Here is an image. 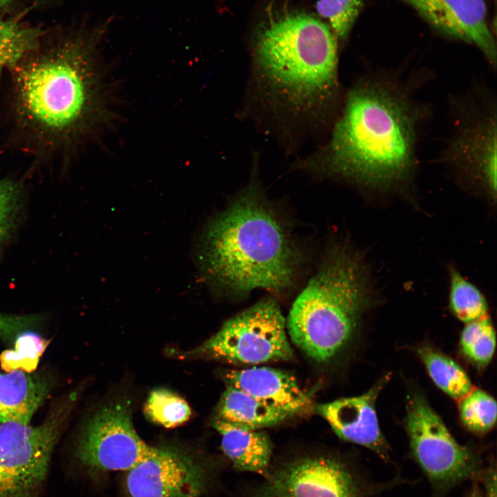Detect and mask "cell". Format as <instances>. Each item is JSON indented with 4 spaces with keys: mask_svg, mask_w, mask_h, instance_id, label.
I'll return each instance as SVG.
<instances>
[{
    "mask_svg": "<svg viewBox=\"0 0 497 497\" xmlns=\"http://www.w3.org/2000/svg\"><path fill=\"white\" fill-rule=\"evenodd\" d=\"M424 112L398 79L364 77L343 98L326 144L298 166L373 190L402 186L417 166Z\"/></svg>",
    "mask_w": 497,
    "mask_h": 497,
    "instance_id": "1",
    "label": "cell"
},
{
    "mask_svg": "<svg viewBox=\"0 0 497 497\" xmlns=\"http://www.w3.org/2000/svg\"><path fill=\"white\" fill-rule=\"evenodd\" d=\"M95 39L40 43L12 68L17 117L44 144H72L117 117L115 89L97 61Z\"/></svg>",
    "mask_w": 497,
    "mask_h": 497,
    "instance_id": "2",
    "label": "cell"
},
{
    "mask_svg": "<svg viewBox=\"0 0 497 497\" xmlns=\"http://www.w3.org/2000/svg\"><path fill=\"white\" fill-rule=\"evenodd\" d=\"M251 52L253 86L275 119L306 128L334 121L342 102L338 40L327 23L303 12L274 17L257 29Z\"/></svg>",
    "mask_w": 497,
    "mask_h": 497,
    "instance_id": "3",
    "label": "cell"
},
{
    "mask_svg": "<svg viewBox=\"0 0 497 497\" xmlns=\"http://www.w3.org/2000/svg\"><path fill=\"white\" fill-rule=\"evenodd\" d=\"M199 264L209 283L244 295L293 286L304 256L282 220L253 182L207 226Z\"/></svg>",
    "mask_w": 497,
    "mask_h": 497,
    "instance_id": "4",
    "label": "cell"
},
{
    "mask_svg": "<svg viewBox=\"0 0 497 497\" xmlns=\"http://www.w3.org/2000/svg\"><path fill=\"white\" fill-rule=\"evenodd\" d=\"M373 294L362 260L342 245L331 248L295 300L286 321L293 343L318 363L352 341Z\"/></svg>",
    "mask_w": 497,
    "mask_h": 497,
    "instance_id": "5",
    "label": "cell"
},
{
    "mask_svg": "<svg viewBox=\"0 0 497 497\" xmlns=\"http://www.w3.org/2000/svg\"><path fill=\"white\" fill-rule=\"evenodd\" d=\"M259 481L235 497H378L387 483L336 454L313 453L274 463Z\"/></svg>",
    "mask_w": 497,
    "mask_h": 497,
    "instance_id": "6",
    "label": "cell"
},
{
    "mask_svg": "<svg viewBox=\"0 0 497 497\" xmlns=\"http://www.w3.org/2000/svg\"><path fill=\"white\" fill-rule=\"evenodd\" d=\"M74 397L56 405L37 426L0 425V497H43L52 456Z\"/></svg>",
    "mask_w": 497,
    "mask_h": 497,
    "instance_id": "7",
    "label": "cell"
},
{
    "mask_svg": "<svg viewBox=\"0 0 497 497\" xmlns=\"http://www.w3.org/2000/svg\"><path fill=\"white\" fill-rule=\"evenodd\" d=\"M405 426L413 458L428 479L433 497H445L467 481H478L483 468L474 452L458 443L419 393L407 404Z\"/></svg>",
    "mask_w": 497,
    "mask_h": 497,
    "instance_id": "8",
    "label": "cell"
},
{
    "mask_svg": "<svg viewBox=\"0 0 497 497\" xmlns=\"http://www.w3.org/2000/svg\"><path fill=\"white\" fill-rule=\"evenodd\" d=\"M286 320L277 302L266 298L228 320L186 357L259 364L292 359Z\"/></svg>",
    "mask_w": 497,
    "mask_h": 497,
    "instance_id": "9",
    "label": "cell"
},
{
    "mask_svg": "<svg viewBox=\"0 0 497 497\" xmlns=\"http://www.w3.org/2000/svg\"><path fill=\"white\" fill-rule=\"evenodd\" d=\"M153 448L136 431L128 402L117 401L103 406L89 419L76 442L74 458L79 471L95 482L129 470Z\"/></svg>",
    "mask_w": 497,
    "mask_h": 497,
    "instance_id": "10",
    "label": "cell"
},
{
    "mask_svg": "<svg viewBox=\"0 0 497 497\" xmlns=\"http://www.w3.org/2000/svg\"><path fill=\"white\" fill-rule=\"evenodd\" d=\"M221 465L200 452L176 446L154 447L125 471L124 497H204L216 485Z\"/></svg>",
    "mask_w": 497,
    "mask_h": 497,
    "instance_id": "11",
    "label": "cell"
},
{
    "mask_svg": "<svg viewBox=\"0 0 497 497\" xmlns=\"http://www.w3.org/2000/svg\"><path fill=\"white\" fill-rule=\"evenodd\" d=\"M497 127L496 105L467 108L456 121L443 160L471 179L493 199L496 194Z\"/></svg>",
    "mask_w": 497,
    "mask_h": 497,
    "instance_id": "12",
    "label": "cell"
},
{
    "mask_svg": "<svg viewBox=\"0 0 497 497\" xmlns=\"http://www.w3.org/2000/svg\"><path fill=\"white\" fill-rule=\"evenodd\" d=\"M388 380L387 375L361 395L315 407L339 438L369 449L386 462L391 460L390 448L379 427L376 401Z\"/></svg>",
    "mask_w": 497,
    "mask_h": 497,
    "instance_id": "13",
    "label": "cell"
},
{
    "mask_svg": "<svg viewBox=\"0 0 497 497\" xmlns=\"http://www.w3.org/2000/svg\"><path fill=\"white\" fill-rule=\"evenodd\" d=\"M404 1L441 32L476 46L496 66V41L483 0Z\"/></svg>",
    "mask_w": 497,
    "mask_h": 497,
    "instance_id": "14",
    "label": "cell"
},
{
    "mask_svg": "<svg viewBox=\"0 0 497 497\" xmlns=\"http://www.w3.org/2000/svg\"><path fill=\"white\" fill-rule=\"evenodd\" d=\"M226 386L237 388L257 400L289 413L303 411L310 403L293 376L276 369L253 367L226 370L223 373Z\"/></svg>",
    "mask_w": 497,
    "mask_h": 497,
    "instance_id": "15",
    "label": "cell"
},
{
    "mask_svg": "<svg viewBox=\"0 0 497 497\" xmlns=\"http://www.w3.org/2000/svg\"><path fill=\"white\" fill-rule=\"evenodd\" d=\"M213 426L221 436V449L233 469L260 476L273 460V444L262 430L250 429L215 420Z\"/></svg>",
    "mask_w": 497,
    "mask_h": 497,
    "instance_id": "16",
    "label": "cell"
},
{
    "mask_svg": "<svg viewBox=\"0 0 497 497\" xmlns=\"http://www.w3.org/2000/svg\"><path fill=\"white\" fill-rule=\"evenodd\" d=\"M50 389V380L44 376L22 371L0 372V423L29 425Z\"/></svg>",
    "mask_w": 497,
    "mask_h": 497,
    "instance_id": "17",
    "label": "cell"
},
{
    "mask_svg": "<svg viewBox=\"0 0 497 497\" xmlns=\"http://www.w3.org/2000/svg\"><path fill=\"white\" fill-rule=\"evenodd\" d=\"M292 416L237 388L226 386L216 407L215 420L246 429L262 430Z\"/></svg>",
    "mask_w": 497,
    "mask_h": 497,
    "instance_id": "18",
    "label": "cell"
},
{
    "mask_svg": "<svg viewBox=\"0 0 497 497\" xmlns=\"http://www.w3.org/2000/svg\"><path fill=\"white\" fill-rule=\"evenodd\" d=\"M418 354L435 384L451 398L460 400L472 390L467 374L451 358L427 347Z\"/></svg>",
    "mask_w": 497,
    "mask_h": 497,
    "instance_id": "19",
    "label": "cell"
},
{
    "mask_svg": "<svg viewBox=\"0 0 497 497\" xmlns=\"http://www.w3.org/2000/svg\"><path fill=\"white\" fill-rule=\"evenodd\" d=\"M449 306L460 321L467 324L487 316L483 294L454 267L449 270Z\"/></svg>",
    "mask_w": 497,
    "mask_h": 497,
    "instance_id": "20",
    "label": "cell"
},
{
    "mask_svg": "<svg viewBox=\"0 0 497 497\" xmlns=\"http://www.w3.org/2000/svg\"><path fill=\"white\" fill-rule=\"evenodd\" d=\"M42 32L12 20L0 19V69L13 68L41 43Z\"/></svg>",
    "mask_w": 497,
    "mask_h": 497,
    "instance_id": "21",
    "label": "cell"
},
{
    "mask_svg": "<svg viewBox=\"0 0 497 497\" xmlns=\"http://www.w3.org/2000/svg\"><path fill=\"white\" fill-rule=\"evenodd\" d=\"M50 340L32 331H23L17 336L12 349L0 354V366L6 372H34Z\"/></svg>",
    "mask_w": 497,
    "mask_h": 497,
    "instance_id": "22",
    "label": "cell"
},
{
    "mask_svg": "<svg viewBox=\"0 0 497 497\" xmlns=\"http://www.w3.org/2000/svg\"><path fill=\"white\" fill-rule=\"evenodd\" d=\"M144 413L154 423L173 428L186 422L192 413L184 399L167 389H158L149 393Z\"/></svg>",
    "mask_w": 497,
    "mask_h": 497,
    "instance_id": "23",
    "label": "cell"
},
{
    "mask_svg": "<svg viewBox=\"0 0 497 497\" xmlns=\"http://www.w3.org/2000/svg\"><path fill=\"white\" fill-rule=\"evenodd\" d=\"M465 356L479 368L487 366L496 348V333L489 317L466 324L460 340Z\"/></svg>",
    "mask_w": 497,
    "mask_h": 497,
    "instance_id": "24",
    "label": "cell"
},
{
    "mask_svg": "<svg viewBox=\"0 0 497 497\" xmlns=\"http://www.w3.org/2000/svg\"><path fill=\"white\" fill-rule=\"evenodd\" d=\"M496 402L485 391L474 389L460 400V417L471 431L485 433L495 426Z\"/></svg>",
    "mask_w": 497,
    "mask_h": 497,
    "instance_id": "25",
    "label": "cell"
},
{
    "mask_svg": "<svg viewBox=\"0 0 497 497\" xmlns=\"http://www.w3.org/2000/svg\"><path fill=\"white\" fill-rule=\"evenodd\" d=\"M363 5V0H318L316 12L338 41L347 39Z\"/></svg>",
    "mask_w": 497,
    "mask_h": 497,
    "instance_id": "26",
    "label": "cell"
},
{
    "mask_svg": "<svg viewBox=\"0 0 497 497\" xmlns=\"http://www.w3.org/2000/svg\"><path fill=\"white\" fill-rule=\"evenodd\" d=\"M21 187L8 178L0 180V246L15 227L21 207Z\"/></svg>",
    "mask_w": 497,
    "mask_h": 497,
    "instance_id": "27",
    "label": "cell"
},
{
    "mask_svg": "<svg viewBox=\"0 0 497 497\" xmlns=\"http://www.w3.org/2000/svg\"><path fill=\"white\" fill-rule=\"evenodd\" d=\"M26 327L23 315H10L0 313V337L4 339L14 338Z\"/></svg>",
    "mask_w": 497,
    "mask_h": 497,
    "instance_id": "28",
    "label": "cell"
},
{
    "mask_svg": "<svg viewBox=\"0 0 497 497\" xmlns=\"http://www.w3.org/2000/svg\"><path fill=\"white\" fill-rule=\"evenodd\" d=\"M480 487L483 497H496V469L494 464L483 469L480 474Z\"/></svg>",
    "mask_w": 497,
    "mask_h": 497,
    "instance_id": "29",
    "label": "cell"
},
{
    "mask_svg": "<svg viewBox=\"0 0 497 497\" xmlns=\"http://www.w3.org/2000/svg\"><path fill=\"white\" fill-rule=\"evenodd\" d=\"M465 497H483L480 485L478 481H474V484Z\"/></svg>",
    "mask_w": 497,
    "mask_h": 497,
    "instance_id": "30",
    "label": "cell"
},
{
    "mask_svg": "<svg viewBox=\"0 0 497 497\" xmlns=\"http://www.w3.org/2000/svg\"><path fill=\"white\" fill-rule=\"evenodd\" d=\"M14 0H0V7L6 6L13 2Z\"/></svg>",
    "mask_w": 497,
    "mask_h": 497,
    "instance_id": "31",
    "label": "cell"
},
{
    "mask_svg": "<svg viewBox=\"0 0 497 497\" xmlns=\"http://www.w3.org/2000/svg\"><path fill=\"white\" fill-rule=\"evenodd\" d=\"M1 70H2V69H0V77H1Z\"/></svg>",
    "mask_w": 497,
    "mask_h": 497,
    "instance_id": "32",
    "label": "cell"
},
{
    "mask_svg": "<svg viewBox=\"0 0 497 497\" xmlns=\"http://www.w3.org/2000/svg\"><path fill=\"white\" fill-rule=\"evenodd\" d=\"M38 1H40V0H38Z\"/></svg>",
    "mask_w": 497,
    "mask_h": 497,
    "instance_id": "33",
    "label": "cell"
}]
</instances>
